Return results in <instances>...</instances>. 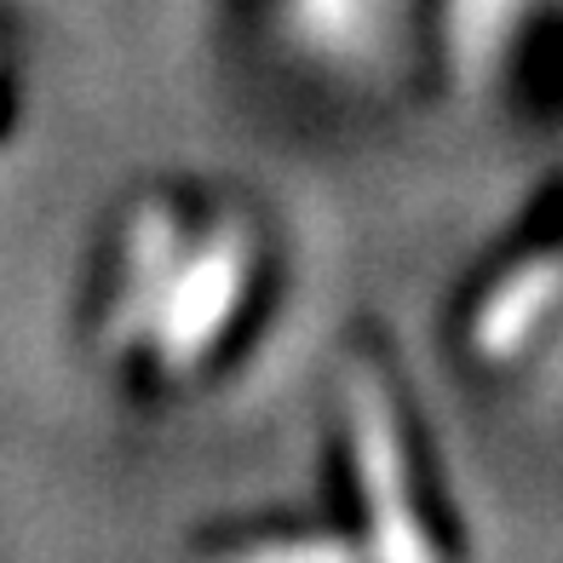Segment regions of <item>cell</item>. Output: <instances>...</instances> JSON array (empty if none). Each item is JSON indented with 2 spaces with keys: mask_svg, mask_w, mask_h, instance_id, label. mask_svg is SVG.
Wrapping results in <instances>:
<instances>
[{
  "mask_svg": "<svg viewBox=\"0 0 563 563\" xmlns=\"http://www.w3.org/2000/svg\"><path fill=\"white\" fill-rule=\"evenodd\" d=\"M351 443H356V477H363V500H368L374 558L379 563H431V547L415 523V500H408V483H402L391 402L368 368L351 374Z\"/></svg>",
  "mask_w": 563,
  "mask_h": 563,
  "instance_id": "6da1fadb",
  "label": "cell"
},
{
  "mask_svg": "<svg viewBox=\"0 0 563 563\" xmlns=\"http://www.w3.org/2000/svg\"><path fill=\"white\" fill-rule=\"evenodd\" d=\"M242 282H247V236L242 230H219L190 260V271L167 282V294L156 305V340H162L167 374L190 368L213 345V334L230 322V311L242 299Z\"/></svg>",
  "mask_w": 563,
  "mask_h": 563,
  "instance_id": "7a4b0ae2",
  "label": "cell"
},
{
  "mask_svg": "<svg viewBox=\"0 0 563 563\" xmlns=\"http://www.w3.org/2000/svg\"><path fill=\"white\" fill-rule=\"evenodd\" d=\"M230 563H363V552H351L345 541H260V547H247L236 552Z\"/></svg>",
  "mask_w": 563,
  "mask_h": 563,
  "instance_id": "3957f363",
  "label": "cell"
}]
</instances>
